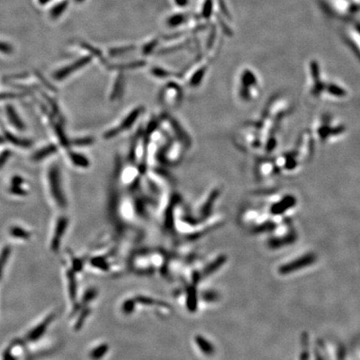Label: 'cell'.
Instances as JSON below:
<instances>
[{
  "mask_svg": "<svg viewBox=\"0 0 360 360\" xmlns=\"http://www.w3.org/2000/svg\"><path fill=\"white\" fill-rule=\"evenodd\" d=\"M316 360H324L323 358L321 357V355L319 354V353H317V356H316Z\"/></svg>",
  "mask_w": 360,
  "mask_h": 360,
  "instance_id": "e575fe53",
  "label": "cell"
},
{
  "mask_svg": "<svg viewBox=\"0 0 360 360\" xmlns=\"http://www.w3.org/2000/svg\"><path fill=\"white\" fill-rule=\"evenodd\" d=\"M203 296H204L206 301H212V302L217 300L218 298H219V295L214 293V292H208V293L204 294Z\"/></svg>",
  "mask_w": 360,
  "mask_h": 360,
  "instance_id": "1f68e13d",
  "label": "cell"
},
{
  "mask_svg": "<svg viewBox=\"0 0 360 360\" xmlns=\"http://www.w3.org/2000/svg\"><path fill=\"white\" fill-rule=\"evenodd\" d=\"M125 76L122 72L118 73L116 77L113 78L110 87L109 88V99L112 103H117L121 100L123 96L125 94Z\"/></svg>",
  "mask_w": 360,
  "mask_h": 360,
  "instance_id": "52a82bcc",
  "label": "cell"
},
{
  "mask_svg": "<svg viewBox=\"0 0 360 360\" xmlns=\"http://www.w3.org/2000/svg\"><path fill=\"white\" fill-rule=\"evenodd\" d=\"M68 223H69V220H68L67 218L60 217L58 219L56 225H55V229H54V235L53 237V239H52V244H51V248L53 250H57L60 246L61 238H63L66 229L68 227Z\"/></svg>",
  "mask_w": 360,
  "mask_h": 360,
  "instance_id": "30bf717a",
  "label": "cell"
},
{
  "mask_svg": "<svg viewBox=\"0 0 360 360\" xmlns=\"http://www.w3.org/2000/svg\"><path fill=\"white\" fill-rule=\"evenodd\" d=\"M109 350V346L105 344H102L100 345L97 346L96 348H93L90 351V357L92 360H101L106 354Z\"/></svg>",
  "mask_w": 360,
  "mask_h": 360,
  "instance_id": "ffe728a7",
  "label": "cell"
},
{
  "mask_svg": "<svg viewBox=\"0 0 360 360\" xmlns=\"http://www.w3.org/2000/svg\"><path fill=\"white\" fill-rule=\"evenodd\" d=\"M156 45H157V41L156 40H154L151 43H149V45H145L143 49V54L148 55L150 53H152V51L154 50V48H155Z\"/></svg>",
  "mask_w": 360,
  "mask_h": 360,
  "instance_id": "f546056e",
  "label": "cell"
},
{
  "mask_svg": "<svg viewBox=\"0 0 360 360\" xmlns=\"http://www.w3.org/2000/svg\"><path fill=\"white\" fill-rule=\"evenodd\" d=\"M188 149L186 146L178 140H171L160 150L161 159L169 165H175L180 163L184 157V153Z\"/></svg>",
  "mask_w": 360,
  "mask_h": 360,
  "instance_id": "277c9868",
  "label": "cell"
},
{
  "mask_svg": "<svg viewBox=\"0 0 360 360\" xmlns=\"http://www.w3.org/2000/svg\"><path fill=\"white\" fill-rule=\"evenodd\" d=\"M297 239V236L295 233H290L288 235L279 238H270L268 242V247L272 250H278L280 248L288 246L289 244H294Z\"/></svg>",
  "mask_w": 360,
  "mask_h": 360,
  "instance_id": "8fae6325",
  "label": "cell"
},
{
  "mask_svg": "<svg viewBox=\"0 0 360 360\" xmlns=\"http://www.w3.org/2000/svg\"><path fill=\"white\" fill-rule=\"evenodd\" d=\"M133 49V47H125V48H113L110 51V56H118L120 54H125L128 51H130Z\"/></svg>",
  "mask_w": 360,
  "mask_h": 360,
  "instance_id": "4316f807",
  "label": "cell"
},
{
  "mask_svg": "<svg viewBox=\"0 0 360 360\" xmlns=\"http://www.w3.org/2000/svg\"><path fill=\"white\" fill-rule=\"evenodd\" d=\"M208 195L203 198V201L200 203L198 206V212L199 215L202 218L208 217V215L210 214L213 205L215 203V200H217V197L219 196V191L217 188H215L213 190L209 191Z\"/></svg>",
  "mask_w": 360,
  "mask_h": 360,
  "instance_id": "9c48e42d",
  "label": "cell"
},
{
  "mask_svg": "<svg viewBox=\"0 0 360 360\" xmlns=\"http://www.w3.org/2000/svg\"><path fill=\"white\" fill-rule=\"evenodd\" d=\"M205 66H202V67H200L199 69H196L193 74H191L188 77L186 78V80H185L186 84L189 88H192V89L197 88V87L200 85L201 82H202L203 78L204 75H205Z\"/></svg>",
  "mask_w": 360,
  "mask_h": 360,
  "instance_id": "4fadbf2b",
  "label": "cell"
},
{
  "mask_svg": "<svg viewBox=\"0 0 360 360\" xmlns=\"http://www.w3.org/2000/svg\"><path fill=\"white\" fill-rule=\"evenodd\" d=\"M67 4H68V3L64 2V3H61L60 5H58L55 9H53V11H52V15H53L54 17H57V16L61 15V13L65 9L66 5H67Z\"/></svg>",
  "mask_w": 360,
  "mask_h": 360,
  "instance_id": "f1b7e54d",
  "label": "cell"
},
{
  "mask_svg": "<svg viewBox=\"0 0 360 360\" xmlns=\"http://www.w3.org/2000/svg\"><path fill=\"white\" fill-rule=\"evenodd\" d=\"M316 260H317V256L314 253H306L303 256L298 257V259H295L291 262L281 265L279 268V273L282 275L290 274L293 272L301 270L303 268L309 267L313 264H314Z\"/></svg>",
  "mask_w": 360,
  "mask_h": 360,
  "instance_id": "5b68a950",
  "label": "cell"
},
{
  "mask_svg": "<svg viewBox=\"0 0 360 360\" xmlns=\"http://www.w3.org/2000/svg\"><path fill=\"white\" fill-rule=\"evenodd\" d=\"M195 343H196L198 348H200L203 354H205L207 356H211L215 354V348L212 345L211 343L209 342L205 338L199 335L195 338Z\"/></svg>",
  "mask_w": 360,
  "mask_h": 360,
  "instance_id": "5bb4252c",
  "label": "cell"
},
{
  "mask_svg": "<svg viewBox=\"0 0 360 360\" xmlns=\"http://www.w3.org/2000/svg\"><path fill=\"white\" fill-rule=\"evenodd\" d=\"M68 151H69L68 154H69V161L74 166L78 169H83V170H86L90 168V159L87 156L83 155L82 153L72 151L70 149H69Z\"/></svg>",
  "mask_w": 360,
  "mask_h": 360,
  "instance_id": "7c38bea8",
  "label": "cell"
},
{
  "mask_svg": "<svg viewBox=\"0 0 360 360\" xmlns=\"http://www.w3.org/2000/svg\"><path fill=\"white\" fill-rule=\"evenodd\" d=\"M145 63L143 61H136V62L125 63V64H118V65H112L109 67V69H115V70H124V69H134L141 68L144 65Z\"/></svg>",
  "mask_w": 360,
  "mask_h": 360,
  "instance_id": "7402d4cb",
  "label": "cell"
},
{
  "mask_svg": "<svg viewBox=\"0 0 360 360\" xmlns=\"http://www.w3.org/2000/svg\"><path fill=\"white\" fill-rule=\"evenodd\" d=\"M186 20V16L184 15H176L171 16L168 19V25L170 27L173 28L178 26L179 24H182Z\"/></svg>",
  "mask_w": 360,
  "mask_h": 360,
  "instance_id": "cb8c5ba5",
  "label": "cell"
},
{
  "mask_svg": "<svg viewBox=\"0 0 360 360\" xmlns=\"http://www.w3.org/2000/svg\"><path fill=\"white\" fill-rule=\"evenodd\" d=\"M187 295L188 297L186 302L188 303V307L189 310L194 311L197 309V304H198L197 293L194 288H191V289H188Z\"/></svg>",
  "mask_w": 360,
  "mask_h": 360,
  "instance_id": "603a6c76",
  "label": "cell"
},
{
  "mask_svg": "<svg viewBox=\"0 0 360 360\" xmlns=\"http://www.w3.org/2000/svg\"><path fill=\"white\" fill-rule=\"evenodd\" d=\"M150 75H152L153 77L155 78L167 79L172 75V73H170L169 70L163 69V68L153 67L152 69H150Z\"/></svg>",
  "mask_w": 360,
  "mask_h": 360,
  "instance_id": "44dd1931",
  "label": "cell"
},
{
  "mask_svg": "<svg viewBox=\"0 0 360 360\" xmlns=\"http://www.w3.org/2000/svg\"><path fill=\"white\" fill-rule=\"evenodd\" d=\"M48 184L49 193L55 204L60 208H66L67 200L64 191L63 189L60 167L57 164H52L48 169Z\"/></svg>",
  "mask_w": 360,
  "mask_h": 360,
  "instance_id": "7a4b0ae2",
  "label": "cell"
},
{
  "mask_svg": "<svg viewBox=\"0 0 360 360\" xmlns=\"http://www.w3.org/2000/svg\"><path fill=\"white\" fill-rule=\"evenodd\" d=\"M78 2H82L83 0H77Z\"/></svg>",
  "mask_w": 360,
  "mask_h": 360,
  "instance_id": "d590c367",
  "label": "cell"
},
{
  "mask_svg": "<svg viewBox=\"0 0 360 360\" xmlns=\"http://www.w3.org/2000/svg\"><path fill=\"white\" fill-rule=\"evenodd\" d=\"M50 321V318L45 319V321L41 323L34 329L31 331L30 334L28 335V339L30 340V341H35L36 340L39 339V337H41L44 334V333H45V330H46V329L48 327V325H49Z\"/></svg>",
  "mask_w": 360,
  "mask_h": 360,
  "instance_id": "2e32d148",
  "label": "cell"
},
{
  "mask_svg": "<svg viewBox=\"0 0 360 360\" xmlns=\"http://www.w3.org/2000/svg\"><path fill=\"white\" fill-rule=\"evenodd\" d=\"M91 60H92V56H90H90L83 57L79 60H78L76 62L71 63L70 65L58 70L54 75V78L57 80H63L65 78L69 77V75H72L73 73H75L78 69H80L81 68H83V66L90 63Z\"/></svg>",
  "mask_w": 360,
  "mask_h": 360,
  "instance_id": "ba28073f",
  "label": "cell"
},
{
  "mask_svg": "<svg viewBox=\"0 0 360 360\" xmlns=\"http://www.w3.org/2000/svg\"><path fill=\"white\" fill-rule=\"evenodd\" d=\"M183 88L176 81L170 80L164 84L159 93V101L168 109H176L183 101Z\"/></svg>",
  "mask_w": 360,
  "mask_h": 360,
  "instance_id": "3957f363",
  "label": "cell"
},
{
  "mask_svg": "<svg viewBox=\"0 0 360 360\" xmlns=\"http://www.w3.org/2000/svg\"><path fill=\"white\" fill-rule=\"evenodd\" d=\"M6 110L7 114H8V117H9V121L11 122V124H12L13 125H15V128H17L18 129H20V130L24 129V124L22 123V121H21V119H19L18 114H17V113L15 112V109H14L12 106L9 105V106L7 107Z\"/></svg>",
  "mask_w": 360,
  "mask_h": 360,
  "instance_id": "d6986e66",
  "label": "cell"
},
{
  "mask_svg": "<svg viewBox=\"0 0 360 360\" xmlns=\"http://www.w3.org/2000/svg\"><path fill=\"white\" fill-rule=\"evenodd\" d=\"M9 255V248H7L5 250H3V252L1 253V256H0V274H1L2 270H3V266L5 265V261L8 259Z\"/></svg>",
  "mask_w": 360,
  "mask_h": 360,
  "instance_id": "83f0119b",
  "label": "cell"
},
{
  "mask_svg": "<svg viewBox=\"0 0 360 360\" xmlns=\"http://www.w3.org/2000/svg\"><path fill=\"white\" fill-rule=\"evenodd\" d=\"M226 256H224V255H221V256L218 257L215 261H213L211 264L208 265V267L203 271V274L205 276H208V275H210L213 273H215V271H217L219 268H221L224 265V263L226 262Z\"/></svg>",
  "mask_w": 360,
  "mask_h": 360,
  "instance_id": "e0dca14e",
  "label": "cell"
},
{
  "mask_svg": "<svg viewBox=\"0 0 360 360\" xmlns=\"http://www.w3.org/2000/svg\"><path fill=\"white\" fill-rule=\"evenodd\" d=\"M143 108L141 105L134 106L126 113H124L117 121L113 123L109 128H106L103 133V139L105 140H110L116 138L119 134L124 132L128 131V129L135 125L138 119L143 113Z\"/></svg>",
  "mask_w": 360,
  "mask_h": 360,
  "instance_id": "6da1fadb",
  "label": "cell"
},
{
  "mask_svg": "<svg viewBox=\"0 0 360 360\" xmlns=\"http://www.w3.org/2000/svg\"><path fill=\"white\" fill-rule=\"evenodd\" d=\"M69 142H70V145L72 143L73 145L77 146V147H89L94 143L95 139L92 135L87 134V135L75 138V140L73 141H69Z\"/></svg>",
  "mask_w": 360,
  "mask_h": 360,
  "instance_id": "ac0fdd59",
  "label": "cell"
},
{
  "mask_svg": "<svg viewBox=\"0 0 360 360\" xmlns=\"http://www.w3.org/2000/svg\"><path fill=\"white\" fill-rule=\"evenodd\" d=\"M10 192L13 194H16V195H24V194H26V192L23 189L22 186H12L11 185Z\"/></svg>",
  "mask_w": 360,
  "mask_h": 360,
  "instance_id": "4dcf8cb0",
  "label": "cell"
},
{
  "mask_svg": "<svg viewBox=\"0 0 360 360\" xmlns=\"http://www.w3.org/2000/svg\"><path fill=\"white\" fill-rule=\"evenodd\" d=\"M175 3L179 7H185L188 3V0H175Z\"/></svg>",
  "mask_w": 360,
  "mask_h": 360,
  "instance_id": "836d02e7",
  "label": "cell"
},
{
  "mask_svg": "<svg viewBox=\"0 0 360 360\" xmlns=\"http://www.w3.org/2000/svg\"><path fill=\"white\" fill-rule=\"evenodd\" d=\"M134 310V300L133 299H128V300L125 301V304H123V310L124 312L127 313H130L133 312Z\"/></svg>",
  "mask_w": 360,
  "mask_h": 360,
  "instance_id": "484cf974",
  "label": "cell"
},
{
  "mask_svg": "<svg viewBox=\"0 0 360 360\" xmlns=\"http://www.w3.org/2000/svg\"><path fill=\"white\" fill-rule=\"evenodd\" d=\"M0 51L3 52L4 54H9L12 52V48L9 46V45H6V44H3V43H0Z\"/></svg>",
  "mask_w": 360,
  "mask_h": 360,
  "instance_id": "d6a6232c",
  "label": "cell"
},
{
  "mask_svg": "<svg viewBox=\"0 0 360 360\" xmlns=\"http://www.w3.org/2000/svg\"><path fill=\"white\" fill-rule=\"evenodd\" d=\"M11 235L14 236L15 238H28L30 237V233L25 231L24 229L18 228V227H14L10 230Z\"/></svg>",
  "mask_w": 360,
  "mask_h": 360,
  "instance_id": "d4e9b609",
  "label": "cell"
},
{
  "mask_svg": "<svg viewBox=\"0 0 360 360\" xmlns=\"http://www.w3.org/2000/svg\"><path fill=\"white\" fill-rule=\"evenodd\" d=\"M142 175L143 174L140 168L134 163H131L123 168L119 179L123 186L131 188L137 185Z\"/></svg>",
  "mask_w": 360,
  "mask_h": 360,
  "instance_id": "8992f818",
  "label": "cell"
},
{
  "mask_svg": "<svg viewBox=\"0 0 360 360\" xmlns=\"http://www.w3.org/2000/svg\"><path fill=\"white\" fill-rule=\"evenodd\" d=\"M57 151H58V147L56 145L48 144V145L45 146V148L38 150L33 155V159L34 161L42 160L50 155H54Z\"/></svg>",
  "mask_w": 360,
  "mask_h": 360,
  "instance_id": "9a60e30c",
  "label": "cell"
}]
</instances>
